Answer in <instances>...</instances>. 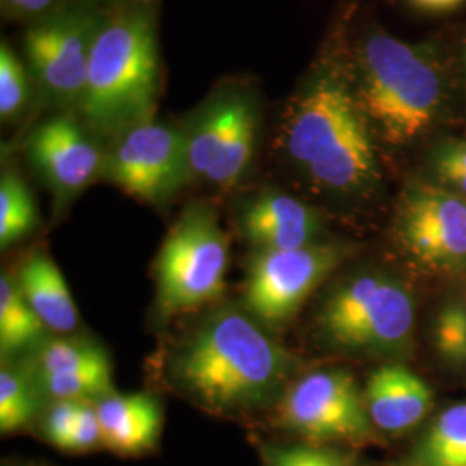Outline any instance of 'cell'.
<instances>
[{"mask_svg":"<svg viewBox=\"0 0 466 466\" xmlns=\"http://www.w3.org/2000/svg\"><path fill=\"white\" fill-rule=\"evenodd\" d=\"M290 367L289 354L250 315L221 309L190 337L175 375L213 411H240L279 400Z\"/></svg>","mask_w":466,"mask_h":466,"instance_id":"6da1fadb","label":"cell"},{"mask_svg":"<svg viewBox=\"0 0 466 466\" xmlns=\"http://www.w3.org/2000/svg\"><path fill=\"white\" fill-rule=\"evenodd\" d=\"M285 147L318 185L354 190L375 175V149L360 100L332 73L319 75L294 99L285 119Z\"/></svg>","mask_w":466,"mask_h":466,"instance_id":"7a4b0ae2","label":"cell"},{"mask_svg":"<svg viewBox=\"0 0 466 466\" xmlns=\"http://www.w3.org/2000/svg\"><path fill=\"white\" fill-rule=\"evenodd\" d=\"M157 85L152 17L146 11H127L100 28L78 109L88 130L117 138L152 117Z\"/></svg>","mask_w":466,"mask_h":466,"instance_id":"3957f363","label":"cell"},{"mask_svg":"<svg viewBox=\"0 0 466 466\" xmlns=\"http://www.w3.org/2000/svg\"><path fill=\"white\" fill-rule=\"evenodd\" d=\"M444 97L441 71L429 52L392 35H370L360 52V106L392 144L429 128Z\"/></svg>","mask_w":466,"mask_h":466,"instance_id":"277c9868","label":"cell"},{"mask_svg":"<svg viewBox=\"0 0 466 466\" xmlns=\"http://www.w3.org/2000/svg\"><path fill=\"white\" fill-rule=\"evenodd\" d=\"M228 240L215 213L204 204L190 206L157 254V302L167 313H185L218 299L225 289Z\"/></svg>","mask_w":466,"mask_h":466,"instance_id":"5b68a950","label":"cell"},{"mask_svg":"<svg viewBox=\"0 0 466 466\" xmlns=\"http://www.w3.org/2000/svg\"><path fill=\"white\" fill-rule=\"evenodd\" d=\"M319 325L342 350L392 354L413 333L415 304L400 283L363 275L342 283L325 300Z\"/></svg>","mask_w":466,"mask_h":466,"instance_id":"8992f818","label":"cell"},{"mask_svg":"<svg viewBox=\"0 0 466 466\" xmlns=\"http://www.w3.org/2000/svg\"><path fill=\"white\" fill-rule=\"evenodd\" d=\"M277 417L283 429L318 446L360 444L375 433L365 394L342 370H319L292 383L280 398Z\"/></svg>","mask_w":466,"mask_h":466,"instance_id":"52a82bcc","label":"cell"},{"mask_svg":"<svg viewBox=\"0 0 466 466\" xmlns=\"http://www.w3.org/2000/svg\"><path fill=\"white\" fill-rule=\"evenodd\" d=\"M104 21L85 7L46 17L26 32L30 73L50 100L76 106L84 99L92 50Z\"/></svg>","mask_w":466,"mask_h":466,"instance_id":"ba28073f","label":"cell"},{"mask_svg":"<svg viewBox=\"0 0 466 466\" xmlns=\"http://www.w3.org/2000/svg\"><path fill=\"white\" fill-rule=\"evenodd\" d=\"M102 173L135 199L161 204L192 177L187 137L149 117L117 137Z\"/></svg>","mask_w":466,"mask_h":466,"instance_id":"9c48e42d","label":"cell"},{"mask_svg":"<svg viewBox=\"0 0 466 466\" xmlns=\"http://www.w3.org/2000/svg\"><path fill=\"white\" fill-rule=\"evenodd\" d=\"M396 230L402 249L427 271H466V196L442 185L411 187L400 202Z\"/></svg>","mask_w":466,"mask_h":466,"instance_id":"30bf717a","label":"cell"},{"mask_svg":"<svg viewBox=\"0 0 466 466\" xmlns=\"http://www.w3.org/2000/svg\"><path fill=\"white\" fill-rule=\"evenodd\" d=\"M339 259L337 248L317 242L299 249L258 250L244 289L248 313L267 327L283 325L332 273Z\"/></svg>","mask_w":466,"mask_h":466,"instance_id":"8fae6325","label":"cell"},{"mask_svg":"<svg viewBox=\"0 0 466 466\" xmlns=\"http://www.w3.org/2000/svg\"><path fill=\"white\" fill-rule=\"evenodd\" d=\"M256 130L252 97L242 92L215 97L185 134L192 175L221 187L237 184L249 167Z\"/></svg>","mask_w":466,"mask_h":466,"instance_id":"7c38bea8","label":"cell"},{"mask_svg":"<svg viewBox=\"0 0 466 466\" xmlns=\"http://www.w3.org/2000/svg\"><path fill=\"white\" fill-rule=\"evenodd\" d=\"M26 150L35 169L59 199L75 198L104 171L106 157L71 115H57L38 125Z\"/></svg>","mask_w":466,"mask_h":466,"instance_id":"4fadbf2b","label":"cell"},{"mask_svg":"<svg viewBox=\"0 0 466 466\" xmlns=\"http://www.w3.org/2000/svg\"><path fill=\"white\" fill-rule=\"evenodd\" d=\"M244 237L258 250H289L315 244L319 217L313 208L282 192H265L240 218Z\"/></svg>","mask_w":466,"mask_h":466,"instance_id":"5bb4252c","label":"cell"},{"mask_svg":"<svg viewBox=\"0 0 466 466\" xmlns=\"http://www.w3.org/2000/svg\"><path fill=\"white\" fill-rule=\"evenodd\" d=\"M363 394L373 427L385 433L411 431L432 410V389L415 371L396 363L377 368Z\"/></svg>","mask_w":466,"mask_h":466,"instance_id":"9a60e30c","label":"cell"},{"mask_svg":"<svg viewBox=\"0 0 466 466\" xmlns=\"http://www.w3.org/2000/svg\"><path fill=\"white\" fill-rule=\"evenodd\" d=\"M94 404L102 431V448L123 456H137L156 448L163 429V411L152 396L113 392Z\"/></svg>","mask_w":466,"mask_h":466,"instance_id":"2e32d148","label":"cell"},{"mask_svg":"<svg viewBox=\"0 0 466 466\" xmlns=\"http://www.w3.org/2000/svg\"><path fill=\"white\" fill-rule=\"evenodd\" d=\"M16 283L47 330L69 333L78 327V309L66 280L47 254L30 256L19 269Z\"/></svg>","mask_w":466,"mask_h":466,"instance_id":"e0dca14e","label":"cell"},{"mask_svg":"<svg viewBox=\"0 0 466 466\" xmlns=\"http://www.w3.org/2000/svg\"><path fill=\"white\" fill-rule=\"evenodd\" d=\"M413 466H466V402L442 411L418 441Z\"/></svg>","mask_w":466,"mask_h":466,"instance_id":"ac0fdd59","label":"cell"},{"mask_svg":"<svg viewBox=\"0 0 466 466\" xmlns=\"http://www.w3.org/2000/svg\"><path fill=\"white\" fill-rule=\"evenodd\" d=\"M47 327L35 315L11 275L0 277V350L4 356L38 344Z\"/></svg>","mask_w":466,"mask_h":466,"instance_id":"d6986e66","label":"cell"},{"mask_svg":"<svg viewBox=\"0 0 466 466\" xmlns=\"http://www.w3.org/2000/svg\"><path fill=\"white\" fill-rule=\"evenodd\" d=\"M38 389L54 400H100L113 394V368L109 358L59 375L36 379Z\"/></svg>","mask_w":466,"mask_h":466,"instance_id":"ffe728a7","label":"cell"},{"mask_svg":"<svg viewBox=\"0 0 466 466\" xmlns=\"http://www.w3.org/2000/svg\"><path fill=\"white\" fill-rule=\"evenodd\" d=\"M36 227V206L25 182L7 171L0 180V246L25 238Z\"/></svg>","mask_w":466,"mask_h":466,"instance_id":"44dd1931","label":"cell"},{"mask_svg":"<svg viewBox=\"0 0 466 466\" xmlns=\"http://www.w3.org/2000/svg\"><path fill=\"white\" fill-rule=\"evenodd\" d=\"M36 413V398L30 382L13 368L0 370V432L28 427Z\"/></svg>","mask_w":466,"mask_h":466,"instance_id":"7402d4cb","label":"cell"},{"mask_svg":"<svg viewBox=\"0 0 466 466\" xmlns=\"http://www.w3.org/2000/svg\"><path fill=\"white\" fill-rule=\"evenodd\" d=\"M107 358V354L85 339H61L46 344L35 356V375H59L76 368L92 365Z\"/></svg>","mask_w":466,"mask_h":466,"instance_id":"603a6c76","label":"cell"},{"mask_svg":"<svg viewBox=\"0 0 466 466\" xmlns=\"http://www.w3.org/2000/svg\"><path fill=\"white\" fill-rule=\"evenodd\" d=\"M28 100V73L16 52L5 42L0 46V116L16 117Z\"/></svg>","mask_w":466,"mask_h":466,"instance_id":"cb8c5ba5","label":"cell"},{"mask_svg":"<svg viewBox=\"0 0 466 466\" xmlns=\"http://www.w3.org/2000/svg\"><path fill=\"white\" fill-rule=\"evenodd\" d=\"M265 466H356L354 456L318 444L306 446H265Z\"/></svg>","mask_w":466,"mask_h":466,"instance_id":"d4e9b609","label":"cell"},{"mask_svg":"<svg viewBox=\"0 0 466 466\" xmlns=\"http://www.w3.org/2000/svg\"><path fill=\"white\" fill-rule=\"evenodd\" d=\"M435 348L452 363H466V306L448 302L437 315L433 329Z\"/></svg>","mask_w":466,"mask_h":466,"instance_id":"484cf974","label":"cell"},{"mask_svg":"<svg viewBox=\"0 0 466 466\" xmlns=\"http://www.w3.org/2000/svg\"><path fill=\"white\" fill-rule=\"evenodd\" d=\"M433 175L439 185L466 196V140H450L432 152Z\"/></svg>","mask_w":466,"mask_h":466,"instance_id":"4316f807","label":"cell"},{"mask_svg":"<svg viewBox=\"0 0 466 466\" xmlns=\"http://www.w3.org/2000/svg\"><path fill=\"white\" fill-rule=\"evenodd\" d=\"M85 400H56L50 408L46 421L44 433L52 446L66 451L67 441L73 433L76 418Z\"/></svg>","mask_w":466,"mask_h":466,"instance_id":"83f0119b","label":"cell"},{"mask_svg":"<svg viewBox=\"0 0 466 466\" xmlns=\"http://www.w3.org/2000/svg\"><path fill=\"white\" fill-rule=\"evenodd\" d=\"M102 446V431H100L99 417L96 404L85 400L76 418L73 433L67 441L66 451L84 452Z\"/></svg>","mask_w":466,"mask_h":466,"instance_id":"f1b7e54d","label":"cell"},{"mask_svg":"<svg viewBox=\"0 0 466 466\" xmlns=\"http://www.w3.org/2000/svg\"><path fill=\"white\" fill-rule=\"evenodd\" d=\"M13 11H16L19 15H40L44 11L50 9L54 5L56 0H4Z\"/></svg>","mask_w":466,"mask_h":466,"instance_id":"f546056e","label":"cell"},{"mask_svg":"<svg viewBox=\"0 0 466 466\" xmlns=\"http://www.w3.org/2000/svg\"><path fill=\"white\" fill-rule=\"evenodd\" d=\"M410 2L420 11L442 15V13H451L458 9L465 0H410Z\"/></svg>","mask_w":466,"mask_h":466,"instance_id":"4dcf8cb0","label":"cell"},{"mask_svg":"<svg viewBox=\"0 0 466 466\" xmlns=\"http://www.w3.org/2000/svg\"><path fill=\"white\" fill-rule=\"evenodd\" d=\"M465 65H466V49H465Z\"/></svg>","mask_w":466,"mask_h":466,"instance_id":"1f68e13d","label":"cell"},{"mask_svg":"<svg viewBox=\"0 0 466 466\" xmlns=\"http://www.w3.org/2000/svg\"><path fill=\"white\" fill-rule=\"evenodd\" d=\"M406 466H413V465H406Z\"/></svg>","mask_w":466,"mask_h":466,"instance_id":"d6a6232c","label":"cell"}]
</instances>
